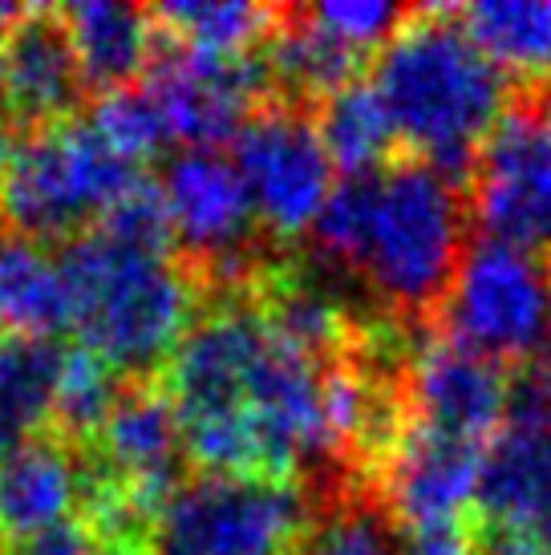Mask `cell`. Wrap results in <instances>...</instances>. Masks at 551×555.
Here are the masks:
<instances>
[{
  "label": "cell",
  "mask_w": 551,
  "mask_h": 555,
  "mask_svg": "<svg viewBox=\"0 0 551 555\" xmlns=\"http://www.w3.org/2000/svg\"><path fill=\"white\" fill-rule=\"evenodd\" d=\"M471 216L483 235L551 251V102L503 109L471 163Z\"/></svg>",
  "instance_id": "7"
},
{
  "label": "cell",
  "mask_w": 551,
  "mask_h": 555,
  "mask_svg": "<svg viewBox=\"0 0 551 555\" xmlns=\"http://www.w3.org/2000/svg\"><path fill=\"white\" fill-rule=\"evenodd\" d=\"M459 349L507 365L536 361L551 340V263L531 247L478 235L462 247L459 268L438 305Z\"/></svg>",
  "instance_id": "5"
},
{
  "label": "cell",
  "mask_w": 551,
  "mask_h": 555,
  "mask_svg": "<svg viewBox=\"0 0 551 555\" xmlns=\"http://www.w3.org/2000/svg\"><path fill=\"white\" fill-rule=\"evenodd\" d=\"M507 414H520L527 422H539L551 430V349L539 353L531 361V370L523 373L520 389L511 393V410Z\"/></svg>",
  "instance_id": "28"
},
{
  "label": "cell",
  "mask_w": 551,
  "mask_h": 555,
  "mask_svg": "<svg viewBox=\"0 0 551 555\" xmlns=\"http://www.w3.org/2000/svg\"><path fill=\"white\" fill-rule=\"evenodd\" d=\"M65 328H74V309L57 251L0 232V337L53 340Z\"/></svg>",
  "instance_id": "17"
},
{
  "label": "cell",
  "mask_w": 551,
  "mask_h": 555,
  "mask_svg": "<svg viewBox=\"0 0 551 555\" xmlns=\"http://www.w3.org/2000/svg\"><path fill=\"white\" fill-rule=\"evenodd\" d=\"M0 535H4V531H0Z\"/></svg>",
  "instance_id": "30"
},
{
  "label": "cell",
  "mask_w": 551,
  "mask_h": 555,
  "mask_svg": "<svg viewBox=\"0 0 551 555\" xmlns=\"http://www.w3.org/2000/svg\"><path fill=\"white\" fill-rule=\"evenodd\" d=\"M511 410L503 365L466 353L454 340H430L418 349L406 377V422L487 450Z\"/></svg>",
  "instance_id": "12"
},
{
  "label": "cell",
  "mask_w": 551,
  "mask_h": 555,
  "mask_svg": "<svg viewBox=\"0 0 551 555\" xmlns=\"http://www.w3.org/2000/svg\"><path fill=\"white\" fill-rule=\"evenodd\" d=\"M0 126H4V93H0Z\"/></svg>",
  "instance_id": "29"
},
{
  "label": "cell",
  "mask_w": 551,
  "mask_h": 555,
  "mask_svg": "<svg viewBox=\"0 0 551 555\" xmlns=\"http://www.w3.org/2000/svg\"><path fill=\"white\" fill-rule=\"evenodd\" d=\"M86 90L57 9H21L0 33V93L21 126L69 118Z\"/></svg>",
  "instance_id": "14"
},
{
  "label": "cell",
  "mask_w": 551,
  "mask_h": 555,
  "mask_svg": "<svg viewBox=\"0 0 551 555\" xmlns=\"http://www.w3.org/2000/svg\"><path fill=\"white\" fill-rule=\"evenodd\" d=\"M462 29L503 74L551 78V0H490L459 9Z\"/></svg>",
  "instance_id": "21"
},
{
  "label": "cell",
  "mask_w": 551,
  "mask_h": 555,
  "mask_svg": "<svg viewBox=\"0 0 551 555\" xmlns=\"http://www.w3.org/2000/svg\"><path fill=\"white\" fill-rule=\"evenodd\" d=\"M90 130L130 167H142L163 146H170L163 114L146 86H123V90L102 93L90 109Z\"/></svg>",
  "instance_id": "23"
},
{
  "label": "cell",
  "mask_w": 551,
  "mask_h": 555,
  "mask_svg": "<svg viewBox=\"0 0 551 555\" xmlns=\"http://www.w3.org/2000/svg\"><path fill=\"white\" fill-rule=\"evenodd\" d=\"M317 251L401 317L443 305L466 247V199L430 163L406 158L345 175L312 223Z\"/></svg>",
  "instance_id": "1"
},
{
  "label": "cell",
  "mask_w": 551,
  "mask_h": 555,
  "mask_svg": "<svg viewBox=\"0 0 551 555\" xmlns=\"http://www.w3.org/2000/svg\"><path fill=\"white\" fill-rule=\"evenodd\" d=\"M317 130H321L333 167H341L345 175H366V170L385 167V155L394 146V126L385 118L377 93L369 81L357 78L324 98Z\"/></svg>",
  "instance_id": "22"
},
{
  "label": "cell",
  "mask_w": 551,
  "mask_h": 555,
  "mask_svg": "<svg viewBox=\"0 0 551 555\" xmlns=\"http://www.w3.org/2000/svg\"><path fill=\"white\" fill-rule=\"evenodd\" d=\"M90 475L62 438H33L0 459V531L29 540L74 519Z\"/></svg>",
  "instance_id": "15"
},
{
  "label": "cell",
  "mask_w": 551,
  "mask_h": 555,
  "mask_svg": "<svg viewBox=\"0 0 551 555\" xmlns=\"http://www.w3.org/2000/svg\"><path fill=\"white\" fill-rule=\"evenodd\" d=\"M62 349L53 340L0 337V459L37 438L53 417Z\"/></svg>",
  "instance_id": "19"
},
{
  "label": "cell",
  "mask_w": 551,
  "mask_h": 555,
  "mask_svg": "<svg viewBox=\"0 0 551 555\" xmlns=\"http://www.w3.org/2000/svg\"><path fill=\"white\" fill-rule=\"evenodd\" d=\"M154 186L167 211L170 244L183 247L191 263H203L212 276H244L260 223L235 163L219 151H183Z\"/></svg>",
  "instance_id": "10"
},
{
  "label": "cell",
  "mask_w": 551,
  "mask_h": 555,
  "mask_svg": "<svg viewBox=\"0 0 551 555\" xmlns=\"http://www.w3.org/2000/svg\"><path fill=\"white\" fill-rule=\"evenodd\" d=\"M312 524V499L292 478L203 475L154 515V552L296 555Z\"/></svg>",
  "instance_id": "6"
},
{
  "label": "cell",
  "mask_w": 551,
  "mask_h": 555,
  "mask_svg": "<svg viewBox=\"0 0 551 555\" xmlns=\"http://www.w3.org/2000/svg\"><path fill=\"white\" fill-rule=\"evenodd\" d=\"M357 57L341 49L333 37H324L305 9H280L272 37H268V57L264 74L292 98H317L324 102L329 93L353 81Z\"/></svg>",
  "instance_id": "20"
},
{
  "label": "cell",
  "mask_w": 551,
  "mask_h": 555,
  "mask_svg": "<svg viewBox=\"0 0 551 555\" xmlns=\"http://www.w3.org/2000/svg\"><path fill=\"white\" fill-rule=\"evenodd\" d=\"M93 442H98L102 475L110 487L106 531L130 527L134 519L154 524V515L179 491L187 459L179 414L170 405L167 389H123L106 422L93 434Z\"/></svg>",
  "instance_id": "9"
},
{
  "label": "cell",
  "mask_w": 551,
  "mask_h": 555,
  "mask_svg": "<svg viewBox=\"0 0 551 555\" xmlns=\"http://www.w3.org/2000/svg\"><path fill=\"white\" fill-rule=\"evenodd\" d=\"M389 519L382 507L369 503H349L324 515L321 524H312L296 555H398Z\"/></svg>",
  "instance_id": "25"
},
{
  "label": "cell",
  "mask_w": 551,
  "mask_h": 555,
  "mask_svg": "<svg viewBox=\"0 0 551 555\" xmlns=\"http://www.w3.org/2000/svg\"><path fill=\"white\" fill-rule=\"evenodd\" d=\"M256 223L280 240L312 232L324 199L333 195V158L324 151L317 122L292 106H264L235 134L231 155Z\"/></svg>",
  "instance_id": "8"
},
{
  "label": "cell",
  "mask_w": 551,
  "mask_h": 555,
  "mask_svg": "<svg viewBox=\"0 0 551 555\" xmlns=\"http://www.w3.org/2000/svg\"><path fill=\"white\" fill-rule=\"evenodd\" d=\"M483 454H487L483 447H466L401 422L389 450L382 454V511L394 515L406 531L466 519V507L478 494Z\"/></svg>",
  "instance_id": "13"
},
{
  "label": "cell",
  "mask_w": 551,
  "mask_h": 555,
  "mask_svg": "<svg viewBox=\"0 0 551 555\" xmlns=\"http://www.w3.org/2000/svg\"><path fill=\"white\" fill-rule=\"evenodd\" d=\"M369 86L394 139L454 183L507 106V74L471 41L454 9H410L377 49Z\"/></svg>",
  "instance_id": "2"
},
{
  "label": "cell",
  "mask_w": 551,
  "mask_h": 555,
  "mask_svg": "<svg viewBox=\"0 0 551 555\" xmlns=\"http://www.w3.org/2000/svg\"><path fill=\"white\" fill-rule=\"evenodd\" d=\"M118 373L106 361H98L90 349L62 353V373H57V393H53V417L65 434L74 438H93L98 426L118 401Z\"/></svg>",
  "instance_id": "24"
},
{
  "label": "cell",
  "mask_w": 551,
  "mask_h": 555,
  "mask_svg": "<svg viewBox=\"0 0 551 555\" xmlns=\"http://www.w3.org/2000/svg\"><path fill=\"white\" fill-rule=\"evenodd\" d=\"M268 74L264 62L240 57L219 62L170 46L167 53L154 49L146 93L163 114L167 139L183 151H215L219 142L240 134L252 118V102L264 93Z\"/></svg>",
  "instance_id": "11"
},
{
  "label": "cell",
  "mask_w": 551,
  "mask_h": 555,
  "mask_svg": "<svg viewBox=\"0 0 551 555\" xmlns=\"http://www.w3.org/2000/svg\"><path fill=\"white\" fill-rule=\"evenodd\" d=\"M86 90H123L154 62V16L138 4L81 0L57 9Z\"/></svg>",
  "instance_id": "16"
},
{
  "label": "cell",
  "mask_w": 551,
  "mask_h": 555,
  "mask_svg": "<svg viewBox=\"0 0 551 555\" xmlns=\"http://www.w3.org/2000/svg\"><path fill=\"white\" fill-rule=\"evenodd\" d=\"M142 183L138 167L118 158L90 122L25 126L0 142V232L37 244L77 240L102 223L126 191Z\"/></svg>",
  "instance_id": "4"
},
{
  "label": "cell",
  "mask_w": 551,
  "mask_h": 555,
  "mask_svg": "<svg viewBox=\"0 0 551 555\" xmlns=\"http://www.w3.org/2000/svg\"><path fill=\"white\" fill-rule=\"evenodd\" d=\"M305 13L324 37H333L341 49H349L353 57H361L366 49L385 46L401 29V21L410 16V9L382 4V0H333V4H312Z\"/></svg>",
  "instance_id": "26"
},
{
  "label": "cell",
  "mask_w": 551,
  "mask_h": 555,
  "mask_svg": "<svg viewBox=\"0 0 551 555\" xmlns=\"http://www.w3.org/2000/svg\"><path fill=\"white\" fill-rule=\"evenodd\" d=\"M406 555H483L478 535L466 519H446L406 531Z\"/></svg>",
  "instance_id": "27"
},
{
  "label": "cell",
  "mask_w": 551,
  "mask_h": 555,
  "mask_svg": "<svg viewBox=\"0 0 551 555\" xmlns=\"http://www.w3.org/2000/svg\"><path fill=\"white\" fill-rule=\"evenodd\" d=\"M151 16L175 49L240 62L272 37L280 9L244 4V0H175V4H158Z\"/></svg>",
  "instance_id": "18"
},
{
  "label": "cell",
  "mask_w": 551,
  "mask_h": 555,
  "mask_svg": "<svg viewBox=\"0 0 551 555\" xmlns=\"http://www.w3.org/2000/svg\"><path fill=\"white\" fill-rule=\"evenodd\" d=\"M81 349L114 373H151L195 324V272L170 247L130 244L90 228L57 251Z\"/></svg>",
  "instance_id": "3"
}]
</instances>
